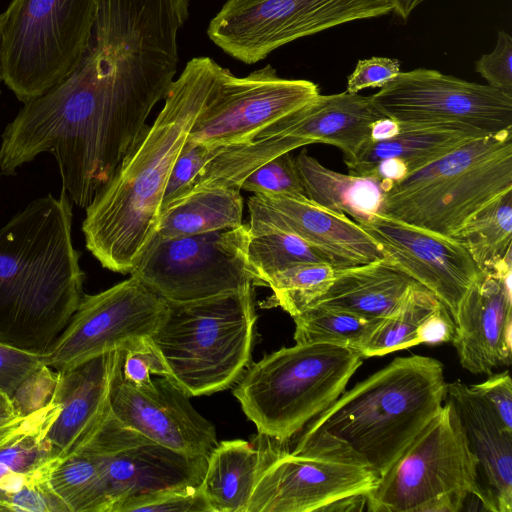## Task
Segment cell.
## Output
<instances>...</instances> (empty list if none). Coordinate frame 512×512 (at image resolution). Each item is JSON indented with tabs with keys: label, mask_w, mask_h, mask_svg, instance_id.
<instances>
[{
	"label": "cell",
	"mask_w": 512,
	"mask_h": 512,
	"mask_svg": "<svg viewBox=\"0 0 512 512\" xmlns=\"http://www.w3.org/2000/svg\"><path fill=\"white\" fill-rule=\"evenodd\" d=\"M445 399L454 407L477 459L478 500L485 510L512 512V431L469 385L447 383Z\"/></svg>",
	"instance_id": "obj_22"
},
{
	"label": "cell",
	"mask_w": 512,
	"mask_h": 512,
	"mask_svg": "<svg viewBox=\"0 0 512 512\" xmlns=\"http://www.w3.org/2000/svg\"><path fill=\"white\" fill-rule=\"evenodd\" d=\"M254 194H274L306 197L290 152L281 154L253 171L241 184Z\"/></svg>",
	"instance_id": "obj_38"
},
{
	"label": "cell",
	"mask_w": 512,
	"mask_h": 512,
	"mask_svg": "<svg viewBox=\"0 0 512 512\" xmlns=\"http://www.w3.org/2000/svg\"><path fill=\"white\" fill-rule=\"evenodd\" d=\"M51 485L70 512H109L99 466L82 451L70 452L62 459L52 473Z\"/></svg>",
	"instance_id": "obj_34"
},
{
	"label": "cell",
	"mask_w": 512,
	"mask_h": 512,
	"mask_svg": "<svg viewBox=\"0 0 512 512\" xmlns=\"http://www.w3.org/2000/svg\"><path fill=\"white\" fill-rule=\"evenodd\" d=\"M212 512L202 486L160 490L126 500L117 512Z\"/></svg>",
	"instance_id": "obj_39"
},
{
	"label": "cell",
	"mask_w": 512,
	"mask_h": 512,
	"mask_svg": "<svg viewBox=\"0 0 512 512\" xmlns=\"http://www.w3.org/2000/svg\"><path fill=\"white\" fill-rule=\"evenodd\" d=\"M447 382L432 357H397L343 393L303 429L296 455L353 462L379 477L441 409Z\"/></svg>",
	"instance_id": "obj_4"
},
{
	"label": "cell",
	"mask_w": 512,
	"mask_h": 512,
	"mask_svg": "<svg viewBox=\"0 0 512 512\" xmlns=\"http://www.w3.org/2000/svg\"><path fill=\"white\" fill-rule=\"evenodd\" d=\"M0 409L17 413L11 399L0 390ZM18 414V413H17Z\"/></svg>",
	"instance_id": "obj_50"
},
{
	"label": "cell",
	"mask_w": 512,
	"mask_h": 512,
	"mask_svg": "<svg viewBox=\"0 0 512 512\" xmlns=\"http://www.w3.org/2000/svg\"><path fill=\"white\" fill-rule=\"evenodd\" d=\"M392 11L390 0H227L207 34L232 58L254 64L299 38Z\"/></svg>",
	"instance_id": "obj_11"
},
{
	"label": "cell",
	"mask_w": 512,
	"mask_h": 512,
	"mask_svg": "<svg viewBox=\"0 0 512 512\" xmlns=\"http://www.w3.org/2000/svg\"><path fill=\"white\" fill-rule=\"evenodd\" d=\"M115 359L116 351L57 372L52 397L61 404V411L47 437L60 457L84 442L108 413Z\"/></svg>",
	"instance_id": "obj_24"
},
{
	"label": "cell",
	"mask_w": 512,
	"mask_h": 512,
	"mask_svg": "<svg viewBox=\"0 0 512 512\" xmlns=\"http://www.w3.org/2000/svg\"><path fill=\"white\" fill-rule=\"evenodd\" d=\"M168 312V302L133 276L102 292L84 294L64 330L42 355L43 363L64 372L123 350L151 336Z\"/></svg>",
	"instance_id": "obj_14"
},
{
	"label": "cell",
	"mask_w": 512,
	"mask_h": 512,
	"mask_svg": "<svg viewBox=\"0 0 512 512\" xmlns=\"http://www.w3.org/2000/svg\"><path fill=\"white\" fill-rule=\"evenodd\" d=\"M282 445L259 433L253 442H218L201 483L212 512H246L259 476Z\"/></svg>",
	"instance_id": "obj_25"
},
{
	"label": "cell",
	"mask_w": 512,
	"mask_h": 512,
	"mask_svg": "<svg viewBox=\"0 0 512 512\" xmlns=\"http://www.w3.org/2000/svg\"><path fill=\"white\" fill-rule=\"evenodd\" d=\"M222 149L223 147H210L186 140L170 172L163 194L161 214L189 193L197 175Z\"/></svg>",
	"instance_id": "obj_37"
},
{
	"label": "cell",
	"mask_w": 512,
	"mask_h": 512,
	"mask_svg": "<svg viewBox=\"0 0 512 512\" xmlns=\"http://www.w3.org/2000/svg\"><path fill=\"white\" fill-rule=\"evenodd\" d=\"M294 159L305 196L310 201L357 223L382 214L387 187L375 176L333 171L305 149Z\"/></svg>",
	"instance_id": "obj_28"
},
{
	"label": "cell",
	"mask_w": 512,
	"mask_h": 512,
	"mask_svg": "<svg viewBox=\"0 0 512 512\" xmlns=\"http://www.w3.org/2000/svg\"><path fill=\"white\" fill-rule=\"evenodd\" d=\"M247 257L264 286L273 275L295 264L321 262L334 266L325 253L281 229L250 234Z\"/></svg>",
	"instance_id": "obj_35"
},
{
	"label": "cell",
	"mask_w": 512,
	"mask_h": 512,
	"mask_svg": "<svg viewBox=\"0 0 512 512\" xmlns=\"http://www.w3.org/2000/svg\"><path fill=\"white\" fill-rule=\"evenodd\" d=\"M362 359L347 347L296 343L249 364L233 395L259 434L284 444L343 393Z\"/></svg>",
	"instance_id": "obj_6"
},
{
	"label": "cell",
	"mask_w": 512,
	"mask_h": 512,
	"mask_svg": "<svg viewBox=\"0 0 512 512\" xmlns=\"http://www.w3.org/2000/svg\"><path fill=\"white\" fill-rule=\"evenodd\" d=\"M206 95L203 56L188 61L145 135L85 208V245L100 264L130 274L157 232L165 187Z\"/></svg>",
	"instance_id": "obj_3"
},
{
	"label": "cell",
	"mask_w": 512,
	"mask_h": 512,
	"mask_svg": "<svg viewBox=\"0 0 512 512\" xmlns=\"http://www.w3.org/2000/svg\"><path fill=\"white\" fill-rule=\"evenodd\" d=\"M248 210L251 235L268 229L291 232L325 253L335 268L385 258L376 241L357 222L307 197L254 194L248 200Z\"/></svg>",
	"instance_id": "obj_19"
},
{
	"label": "cell",
	"mask_w": 512,
	"mask_h": 512,
	"mask_svg": "<svg viewBox=\"0 0 512 512\" xmlns=\"http://www.w3.org/2000/svg\"><path fill=\"white\" fill-rule=\"evenodd\" d=\"M169 378L159 376L145 387L128 383L116 351L109 390L113 415L146 438L189 456H208L218 444L215 426L191 404Z\"/></svg>",
	"instance_id": "obj_18"
},
{
	"label": "cell",
	"mask_w": 512,
	"mask_h": 512,
	"mask_svg": "<svg viewBox=\"0 0 512 512\" xmlns=\"http://www.w3.org/2000/svg\"><path fill=\"white\" fill-rule=\"evenodd\" d=\"M168 304L166 319L150 336L169 370L167 378L190 397L234 385L250 364L254 287Z\"/></svg>",
	"instance_id": "obj_5"
},
{
	"label": "cell",
	"mask_w": 512,
	"mask_h": 512,
	"mask_svg": "<svg viewBox=\"0 0 512 512\" xmlns=\"http://www.w3.org/2000/svg\"><path fill=\"white\" fill-rule=\"evenodd\" d=\"M378 479L353 462L281 447L259 476L246 512L328 511L342 499L368 494Z\"/></svg>",
	"instance_id": "obj_16"
},
{
	"label": "cell",
	"mask_w": 512,
	"mask_h": 512,
	"mask_svg": "<svg viewBox=\"0 0 512 512\" xmlns=\"http://www.w3.org/2000/svg\"><path fill=\"white\" fill-rule=\"evenodd\" d=\"M248 224L180 238L154 235L130 275L168 303L264 286L251 267Z\"/></svg>",
	"instance_id": "obj_10"
},
{
	"label": "cell",
	"mask_w": 512,
	"mask_h": 512,
	"mask_svg": "<svg viewBox=\"0 0 512 512\" xmlns=\"http://www.w3.org/2000/svg\"><path fill=\"white\" fill-rule=\"evenodd\" d=\"M400 62L387 57L359 60L348 77L346 92L358 94L366 88H382L400 73Z\"/></svg>",
	"instance_id": "obj_45"
},
{
	"label": "cell",
	"mask_w": 512,
	"mask_h": 512,
	"mask_svg": "<svg viewBox=\"0 0 512 512\" xmlns=\"http://www.w3.org/2000/svg\"><path fill=\"white\" fill-rule=\"evenodd\" d=\"M99 0H12L0 36L2 81L19 101L65 79L90 41Z\"/></svg>",
	"instance_id": "obj_8"
},
{
	"label": "cell",
	"mask_w": 512,
	"mask_h": 512,
	"mask_svg": "<svg viewBox=\"0 0 512 512\" xmlns=\"http://www.w3.org/2000/svg\"><path fill=\"white\" fill-rule=\"evenodd\" d=\"M409 175L405 164L396 158H387L381 160L372 170L370 176H375L387 190L395 183L400 182Z\"/></svg>",
	"instance_id": "obj_46"
},
{
	"label": "cell",
	"mask_w": 512,
	"mask_h": 512,
	"mask_svg": "<svg viewBox=\"0 0 512 512\" xmlns=\"http://www.w3.org/2000/svg\"><path fill=\"white\" fill-rule=\"evenodd\" d=\"M25 416H16L13 418H0V439L12 434L22 423Z\"/></svg>",
	"instance_id": "obj_49"
},
{
	"label": "cell",
	"mask_w": 512,
	"mask_h": 512,
	"mask_svg": "<svg viewBox=\"0 0 512 512\" xmlns=\"http://www.w3.org/2000/svg\"><path fill=\"white\" fill-rule=\"evenodd\" d=\"M172 81L152 44L116 24H96L77 67L24 103L6 126L0 170L16 174L41 153L58 165L62 189L86 208L145 135Z\"/></svg>",
	"instance_id": "obj_1"
},
{
	"label": "cell",
	"mask_w": 512,
	"mask_h": 512,
	"mask_svg": "<svg viewBox=\"0 0 512 512\" xmlns=\"http://www.w3.org/2000/svg\"><path fill=\"white\" fill-rule=\"evenodd\" d=\"M475 69L488 86L512 96V38L507 32L499 31L494 50L482 55Z\"/></svg>",
	"instance_id": "obj_41"
},
{
	"label": "cell",
	"mask_w": 512,
	"mask_h": 512,
	"mask_svg": "<svg viewBox=\"0 0 512 512\" xmlns=\"http://www.w3.org/2000/svg\"><path fill=\"white\" fill-rule=\"evenodd\" d=\"M203 63L205 100L187 139L210 147L252 141L320 94L315 83L282 78L269 64L237 77L210 57Z\"/></svg>",
	"instance_id": "obj_13"
},
{
	"label": "cell",
	"mask_w": 512,
	"mask_h": 512,
	"mask_svg": "<svg viewBox=\"0 0 512 512\" xmlns=\"http://www.w3.org/2000/svg\"><path fill=\"white\" fill-rule=\"evenodd\" d=\"M454 331L455 323L447 308L416 282L360 353L363 358L381 356L424 343L447 342L452 340Z\"/></svg>",
	"instance_id": "obj_27"
},
{
	"label": "cell",
	"mask_w": 512,
	"mask_h": 512,
	"mask_svg": "<svg viewBox=\"0 0 512 512\" xmlns=\"http://www.w3.org/2000/svg\"><path fill=\"white\" fill-rule=\"evenodd\" d=\"M74 451L88 454L99 466L109 512L144 494L199 486L207 466V456H189L162 446L122 424L110 408L93 433L70 452Z\"/></svg>",
	"instance_id": "obj_15"
},
{
	"label": "cell",
	"mask_w": 512,
	"mask_h": 512,
	"mask_svg": "<svg viewBox=\"0 0 512 512\" xmlns=\"http://www.w3.org/2000/svg\"><path fill=\"white\" fill-rule=\"evenodd\" d=\"M72 206L61 190L31 201L0 229V343L43 355L84 293Z\"/></svg>",
	"instance_id": "obj_2"
},
{
	"label": "cell",
	"mask_w": 512,
	"mask_h": 512,
	"mask_svg": "<svg viewBox=\"0 0 512 512\" xmlns=\"http://www.w3.org/2000/svg\"><path fill=\"white\" fill-rule=\"evenodd\" d=\"M477 137L451 129H407L396 136L373 141L370 138L351 157L344 158L349 174L370 176L381 160H401L411 174L462 144Z\"/></svg>",
	"instance_id": "obj_29"
},
{
	"label": "cell",
	"mask_w": 512,
	"mask_h": 512,
	"mask_svg": "<svg viewBox=\"0 0 512 512\" xmlns=\"http://www.w3.org/2000/svg\"><path fill=\"white\" fill-rule=\"evenodd\" d=\"M294 149L293 142L284 136L256 138L223 147L200 171L187 195L204 189L241 190V184L253 171L269 160Z\"/></svg>",
	"instance_id": "obj_32"
},
{
	"label": "cell",
	"mask_w": 512,
	"mask_h": 512,
	"mask_svg": "<svg viewBox=\"0 0 512 512\" xmlns=\"http://www.w3.org/2000/svg\"><path fill=\"white\" fill-rule=\"evenodd\" d=\"M61 411L53 397L0 446V511L69 512L51 485L62 461L47 433Z\"/></svg>",
	"instance_id": "obj_20"
},
{
	"label": "cell",
	"mask_w": 512,
	"mask_h": 512,
	"mask_svg": "<svg viewBox=\"0 0 512 512\" xmlns=\"http://www.w3.org/2000/svg\"><path fill=\"white\" fill-rule=\"evenodd\" d=\"M414 283L415 280L386 258L336 268L332 283L311 306L334 308L369 319L384 320L397 310Z\"/></svg>",
	"instance_id": "obj_26"
},
{
	"label": "cell",
	"mask_w": 512,
	"mask_h": 512,
	"mask_svg": "<svg viewBox=\"0 0 512 512\" xmlns=\"http://www.w3.org/2000/svg\"><path fill=\"white\" fill-rule=\"evenodd\" d=\"M292 318L295 343H326L359 352L383 321L323 306L308 307Z\"/></svg>",
	"instance_id": "obj_33"
},
{
	"label": "cell",
	"mask_w": 512,
	"mask_h": 512,
	"mask_svg": "<svg viewBox=\"0 0 512 512\" xmlns=\"http://www.w3.org/2000/svg\"><path fill=\"white\" fill-rule=\"evenodd\" d=\"M512 190V129L472 139L393 184L382 215L452 237Z\"/></svg>",
	"instance_id": "obj_7"
},
{
	"label": "cell",
	"mask_w": 512,
	"mask_h": 512,
	"mask_svg": "<svg viewBox=\"0 0 512 512\" xmlns=\"http://www.w3.org/2000/svg\"><path fill=\"white\" fill-rule=\"evenodd\" d=\"M470 495L479 497L477 459L445 399L366 494V507L372 512H457Z\"/></svg>",
	"instance_id": "obj_9"
},
{
	"label": "cell",
	"mask_w": 512,
	"mask_h": 512,
	"mask_svg": "<svg viewBox=\"0 0 512 512\" xmlns=\"http://www.w3.org/2000/svg\"><path fill=\"white\" fill-rule=\"evenodd\" d=\"M512 260L482 277L463 298L454 318L452 343L461 366L490 374L512 360Z\"/></svg>",
	"instance_id": "obj_21"
},
{
	"label": "cell",
	"mask_w": 512,
	"mask_h": 512,
	"mask_svg": "<svg viewBox=\"0 0 512 512\" xmlns=\"http://www.w3.org/2000/svg\"><path fill=\"white\" fill-rule=\"evenodd\" d=\"M369 97L400 130L451 129L487 137L512 129V96L432 69L400 72Z\"/></svg>",
	"instance_id": "obj_12"
},
{
	"label": "cell",
	"mask_w": 512,
	"mask_h": 512,
	"mask_svg": "<svg viewBox=\"0 0 512 512\" xmlns=\"http://www.w3.org/2000/svg\"><path fill=\"white\" fill-rule=\"evenodd\" d=\"M393 11L402 19H407L411 12L424 0H390Z\"/></svg>",
	"instance_id": "obj_48"
},
{
	"label": "cell",
	"mask_w": 512,
	"mask_h": 512,
	"mask_svg": "<svg viewBox=\"0 0 512 512\" xmlns=\"http://www.w3.org/2000/svg\"><path fill=\"white\" fill-rule=\"evenodd\" d=\"M383 117L370 97L348 92L318 94L267 127L257 138L288 137L296 148L330 144L349 158L370 138L372 123Z\"/></svg>",
	"instance_id": "obj_23"
},
{
	"label": "cell",
	"mask_w": 512,
	"mask_h": 512,
	"mask_svg": "<svg viewBox=\"0 0 512 512\" xmlns=\"http://www.w3.org/2000/svg\"><path fill=\"white\" fill-rule=\"evenodd\" d=\"M2 23H3V13L0 14V36H1ZM0 81H2L1 69H0ZM0 94H1V91H0Z\"/></svg>",
	"instance_id": "obj_51"
},
{
	"label": "cell",
	"mask_w": 512,
	"mask_h": 512,
	"mask_svg": "<svg viewBox=\"0 0 512 512\" xmlns=\"http://www.w3.org/2000/svg\"><path fill=\"white\" fill-rule=\"evenodd\" d=\"M358 224L384 257L429 290L454 320L463 298L483 275L464 245L382 214Z\"/></svg>",
	"instance_id": "obj_17"
},
{
	"label": "cell",
	"mask_w": 512,
	"mask_h": 512,
	"mask_svg": "<svg viewBox=\"0 0 512 512\" xmlns=\"http://www.w3.org/2000/svg\"><path fill=\"white\" fill-rule=\"evenodd\" d=\"M121 372L131 385L142 388L152 382V375L169 376V370L150 336L142 337L121 350Z\"/></svg>",
	"instance_id": "obj_40"
},
{
	"label": "cell",
	"mask_w": 512,
	"mask_h": 512,
	"mask_svg": "<svg viewBox=\"0 0 512 512\" xmlns=\"http://www.w3.org/2000/svg\"><path fill=\"white\" fill-rule=\"evenodd\" d=\"M58 373L43 365L30 375L16 390L11 401L16 412L26 416L49 403L57 382Z\"/></svg>",
	"instance_id": "obj_43"
},
{
	"label": "cell",
	"mask_w": 512,
	"mask_h": 512,
	"mask_svg": "<svg viewBox=\"0 0 512 512\" xmlns=\"http://www.w3.org/2000/svg\"><path fill=\"white\" fill-rule=\"evenodd\" d=\"M452 237L483 272L512 260V190L476 212Z\"/></svg>",
	"instance_id": "obj_31"
},
{
	"label": "cell",
	"mask_w": 512,
	"mask_h": 512,
	"mask_svg": "<svg viewBox=\"0 0 512 512\" xmlns=\"http://www.w3.org/2000/svg\"><path fill=\"white\" fill-rule=\"evenodd\" d=\"M335 267L328 263L308 262L290 266L267 281L273 294L267 306H278L291 317L310 307L330 286Z\"/></svg>",
	"instance_id": "obj_36"
},
{
	"label": "cell",
	"mask_w": 512,
	"mask_h": 512,
	"mask_svg": "<svg viewBox=\"0 0 512 512\" xmlns=\"http://www.w3.org/2000/svg\"><path fill=\"white\" fill-rule=\"evenodd\" d=\"M399 123L391 118L383 117L371 125L370 139L373 141H381L392 138L399 134Z\"/></svg>",
	"instance_id": "obj_47"
},
{
	"label": "cell",
	"mask_w": 512,
	"mask_h": 512,
	"mask_svg": "<svg viewBox=\"0 0 512 512\" xmlns=\"http://www.w3.org/2000/svg\"><path fill=\"white\" fill-rule=\"evenodd\" d=\"M43 365L42 355L0 343V390L12 399L19 386Z\"/></svg>",
	"instance_id": "obj_42"
},
{
	"label": "cell",
	"mask_w": 512,
	"mask_h": 512,
	"mask_svg": "<svg viewBox=\"0 0 512 512\" xmlns=\"http://www.w3.org/2000/svg\"><path fill=\"white\" fill-rule=\"evenodd\" d=\"M243 204L238 189L196 191L162 212L155 235L170 239L237 228L243 224Z\"/></svg>",
	"instance_id": "obj_30"
},
{
	"label": "cell",
	"mask_w": 512,
	"mask_h": 512,
	"mask_svg": "<svg viewBox=\"0 0 512 512\" xmlns=\"http://www.w3.org/2000/svg\"><path fill=\"white\" fill-rule=\"evenodd\" d=\"M469 387L492 409L502 425L512 431V381L509 372L494 374Z\"/></svg>",
	"instance_id": "obj_44"
}]
</instances>
